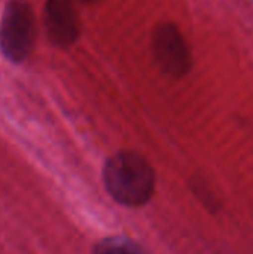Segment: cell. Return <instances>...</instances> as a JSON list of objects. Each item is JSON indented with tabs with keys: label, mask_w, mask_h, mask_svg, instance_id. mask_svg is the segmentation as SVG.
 Returning <instances> with one entry per match:
<instances>
[{
	"label": "cell",
	"mask_w": 253,
	"mask_h": 254,
	"mask_svg": "<svg viewBox=\"0 0 253 254\" xmlns=\"http://www.w3.org/2000/svg\"><path fill=\"white\" fill-rule=\"evenodd\" d=\"M107 192L119 204L139 207L149 201L155 189V174L148 161L134 152H121L104 167Z\"/></svg>",
	"instance_id": "obj_1"
},
{
	"label": "cell",
	"mask_w": 253,
	"mask_h": 254,
	"mask_svg": "<svg viewBox=\"0 0 253 254\" xmlns=\"http://www.w3.org/2000/svg\"><path fill=\"white\" fill-rule=\"evenodd\" d=\"M34 42V16L28 0H10L0 25V48L6 58L24 61Z\"/></svg>",
	"instance_id": "obj_2"
},
{
	"label": "cell",
	"mask_w": 253,
	"mask_h": 254,
	"mask_svg": "<svg viewBox=\"0 0 253 254\" xmlns=\"http://www.w3.org/2000/svg\"><path fill=\"white\" fill-rule=\"evenodd\" d=\"M154 55L158 65L171 76H182L191 67L186 42L173 24L160 25L154 34Z\"/></svg>",
	"instance_id": "obj_3"
},
{
	"label": "cell",
	"mask_w": 253,
	"mask_h": 254,
	"mask_svg": "<svg viewBox=\"0 0 253 254\" xmlns=\"http://www.w3.org/2000/svg\"><path fill=\"white\" fill-rule=\"evenodd\" d=\"M45 24L54 43L58 46L72 45L79 34V19L72 0H48Z\"/></svg>",
	"instance_id": "obj_4"
},
{
	"label": "cell",
	"mask_w": 253,
	"mask_h": 254,
	"mask_svg": "<svg viewBox=\"0 0 253 254\" xmlns=\"http://www.w3.org/2000/svg\"><path fill=\"white\" fill-rule=\"evenodd\" d=\"M94 254H145V252L128 240L107 238L95 246Z\"/></svg>",
	"instance_id": "obj_5"
},
{
	"label": "cell",
	"mask_w": 253,
	"mask_h": 254,
	"mask_svg": "<svg viewBox=\"0 0 253 254\" xmlns=\"http://www.w3.org/2000/svg\"><path fill=\"white\" fill-rule=\"evenodd\" d=\"M82 1H85V3H92V1H97V0H82Z\"/></svg>",
	"instance_id": "obj_6"
}]
</instances>
